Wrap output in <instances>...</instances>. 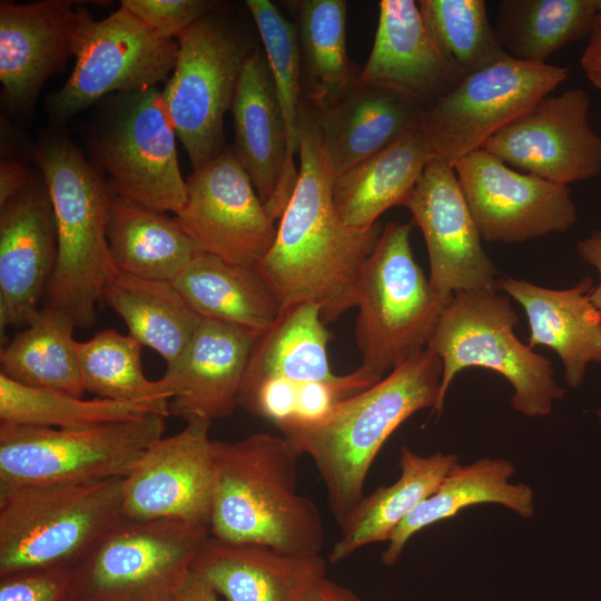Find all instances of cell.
Wrapping results in <instances>:
<instances>
[{
    "label": "cell",
    "instance_id": "d6a6232c",
    "mask_svg": "<svg viewBox=\"0 0 601 601\" xmlns=\"http://www.w3.org/2000/svg\"><path fill=\"white\" fill-rule=\"evenodd\" d=\"M102 298L124 319L129 335L156 351L173 367L201 319L171 282L117 272Z\"/></svg>",
    "mask_w": 601,
    "mask_h": 601
},
{
    "label": "cell",
    "instance_id": "9c48e42d",
    "mask_svg": "<svg viewBox=\"0 0 601 601\" xmlns=\"http://www.w3.org/2000/svg\"><path fill=\"white\" fill-rule=\"evenodd\" d=\"M176 138L157 87L118 93L90 138V162L112 193L177 215L187 199V184Z\"/></svg>",
    "mask_w": 601,
    "mask_h": 601
},
{
    "label": "cell",
    "instance_id": "30bf717a",
    "mask_svg": "<svg viewBox=\"0 0 601 601\" xmlns=\"http://www.w3.org/2000/svg\"><path fill=\"white\" fill-rule=\"evenodd\" d=\"M176 40L177 61L162 96L177 138L196 170L227 148L224 116L231 110L243 67L255 49L214 9Z\"/></svg>",
    "mask_w": 601,
    "mask_h": 601
},
{
    "label": "cell",
    "instance_id": "5bb4252c",
    "mask_svg": "<svg viewBox=\"0 0 601 601\" xmlns=\"http://www.w3.org/2000/svg\"><path fill=\"white\" fill-rule=\"evenodd\" d=\"M176 218L203 253L256 267L272 248L277 227L233 148L193 170Z\"/></svg>",
    "mask_w": 601,
    "mask_h": 601
},
{
    "label": "cell",
    "instance_id": "52a82bcc",
    "mask_svg": "<svg viewBox=\"0 0 601 601\" xmlns=\"http://www.w3.org/2000/svg\"><path fill=\"white\" fill-rule=\"evenodd\" d=\"M411 229L387 223L361 270L354 335L362 365L380 377L426 348L449 302L414 259Z\"/></svg>",
    "mask_w": 601,
    "mask_h": 601
},
{
    "label": "cell",
    "instance_id": "b9f144b4",
    "mask_svg": "<svg viewBox=\"0 0 601 601\" xmlns=\"http://www.w3.org/2000/svg\"><path fill=\"white\" fill-rule=\"evenodd\" d=\"M382 378L361 365L353 372L336 374L328 381L300 385L296 391L294 413L289 417L316 418L338 403L375 385Z\"/></svg>",
    "mask_w": 601,
    "mask_h": 601
},
{
    "label": "cell",
    "instance_id": "484cf974",
    "mask_svg": "<svg viewBox=\"0 0 601 601\" xmlns=\"http://www.w3.org/2000/svg\"><path fill=\"white\" fill-rule=\"evenodd\" d=\"M422 111L393 91L358 85L337 104L315 109L335 177L421 127Z\"/></svg>",
    "mask_w": 601,
    "mask_h": 601
},
{
    "label": "cell",
    "instance_id": "9a60e30c",
    "mask_svg": "<svg viewBox=\"0 0 601 601\" xmlns=\"http://www.w3.org/2000/svg\"><path fill=\"white\" fill-rule=\"evenodd\" d=\"M453 167L486 242L522 243L565 231L578 220L569 186L513 169L483 148Z\"/></svg>",
    "mask_w": 601,
    "mask_h": 601
},
{
    "label": "cell",
    "instance_id": "4dcf8cb0",
    "mask_svg": "<svg viewBox=\"0 0 601 601\" xmlns=\"http://www.w3.org/2000/svg\"><path fill=\"white\" fill-rule=\"evenodd\" d=\"M107 238L118 272L173 282L200 253L177 218L112 193Z\"/></svg>",
    "mask_w": 601,
    "mask_h": 601
},
{
    "label": "cell",
    "instance_id": "681fc988",
    "mask_svg": "<svg viewBox=\"0 0 601 601\" xmlns=\"http://www.w3.org/2000/svg\"><path fill=\"white\" fill-rule=\"evenodd\" d=\"M599 421H600V427H601V411L598 412Z\"/></svg>",
    "mask_w": 601,
    "mask_h": 601
},
{
    "label": "cell",
    "instance_id": "cb8c5ba5",
    "mask_svg": "<svg viewBox=\"0 0 601 601\" xmlns=\"http://www.w3.org/2000/svg\"><path fill=\"white\" fill-rule=\"evenodd\" d=\"M191 571L226 601H307L326 577L327 562L321 554H289L210 535Z\"/></svg>",
    "mask_w": 601,
    "mask_h": 601
},
{
    "label": "cell",
    "instance_id": "8fae6325",
    "mask_svg": "<svg viewBox=\"0 0 601 601\" xmlns=\"http://www.w3.org/2000/svg\"><path fill=\"white\" fill-rule=\"evenodd\" d=\"M209 536L204 525L124 519L73 568L80 601H176Z\"/></svg>",
    "mask_w": 601,
    "mask_h": 601
},
{
    "label": "cell",
    "instance_id": "7bdbcfd3",
    "mask_svg": "<svg viewBox=\"0 0 601 601\" xmlns=\"http://www.w3.org/2000/svg\"><path fill=\"white\" fill-rule=\"evenodd\" d=\"M122 8L156 36L176 39L180 32L216 7L208 0H122Z\"/></svg>",
    "mask_w": 601,
    "mask_h": 601
},
{
    "label": "cell",
    "instance_id": "3957f363",
    "mask_svg": "<svg viewBox=\"0 0 601 601\" xmlns=\"http://www.w3.org/2000/svg\"><path fill=\"white\" fill-rule=\"evenodd\" d=\"M213 447V538L289 554H321V512L297 492L298 455L284 436L254 433L238 441L214 440Z\"/></svg>",
    "mask_w": 601,
    "mask_h": 601
},
{
    "label": "cell",
    "instance_id": "7402d4cb",
    "mask_svg": "<svg viewBox=\"0 0 601 601\" xmlns=\"http://www.w3.org/2000/svg\"><path fill=\"white\" fill-rule=\"evenodd\" d=\"M80 7L69 0L0 4V81L6 104L28 111L46 80L75 55Z\"/></svg>",
    "mask_w": 601,
    "mask_h": 601
},
{
    "label": "cell",
    "instance_id": "f546056e",
    "mask_svg": "<svg viewBox=\"0 0 601 601\" xmlns=\"http://www.w3.org/2000/svg\"><path fill=\"white\" fill-rule=\"evenodd\" d=\"M201 317L260 335L282 304L256 267L200 253L171 282Z\"/></svg>",
    "mask_w": 601,
    "mask_h": 601
},
{
    "label": "cell",
    "instance_id": "7c38bea8",
    "mask_svg": "<svg viewBox=\"0 0 601 601\" xmlns=\"http://www.w3.org/2000/svg\"><path fill=\"white\" fill-rule=\"evenodd\" d=\"M569 77V69L510 56L467 73L421 114V128L436 158L454 166L483 148L501 129L526 114Z\"/></svg>",
    "mask_w": 601,
    "mask_h": 601
},
{
    "label": "cell",
    "instance_id": "277c9868",
    "mask_svg": "<svg viewBox=\"0 0 601 601\" xmlns=\"http://www.w3.org/2000/svg\"><path fill=\"white\" fill-rule=\"evenodd\" d=\"M35 157L57 230V260L45 306L68 315L76 328H88L106 285L118 272L107 238L112 191L104 175L58 131L41 137Z\"/></svg>",
    "mask_w": 601,
    "mask_h": 601
},
{
    "label": "cell",
    "instance_id": "ac0fdd59",
    "mask_svg": "<svg viewBox=\"0 0 601 601\" xmlns=\"http://www.w3.org/2000/svg\"><path fill=\"white\" fill-rule=\"evenodd\" d=\"M404 207L423 233L428 280L441 297L450 300L457 292L495 289L497 270L482 247L452 165L436 157L430 160Z\"/></svg>",
    "mask_w": 601,
    "mask_h": 601
},
{
    "label": "cell",
    "instance_id": "d4e9b609",
    "mask_svg": "<svg viewBox=\"0 0 601 601\" xmlns=\"http://www.w3.org/2000/svg\"><path fill=\"white\" fill-rule=\"evenodd\" d=\"M495 289L505 292L524 308L530 326L529 346L552 348L563 362L570 387L581 385L590 363L601 364V313L591 302L590 277L566 289L503 277L496 279Z\"/></svg>",
    "mask_w": 601,
    "mask_h": 601
},
{
    "label": "cell",
    "instance_id": "ffe728a7",
    "mask_svg": "<svg viewBox=\"0 0 601 601\" xmlns=\"http://www.w3.org/2000/svg\"><path fill=\"white\" fill-rule=\"evenodd\" d=\"M57 230L40 173L0 206V331L26 326L53 273Z\"/></svg>",
    "mask_w": 601,
    "mask_h": 601
},
{
    "label": "cell",
    "instance_id": "c3c4849f",
    "mask_svg": "<svg viewBox=\"0 0 601 601\" xmlns=\"http://www.w3.org/2000/svg\"><path fill=\"white\" fill-rule=\"evenodd\" d=\"M176 601H219L214 589L193 571L181 587Z\"/></svg>",
    "mask_w": 601,
    "mask_h": 601
},
{
    "label": "cell",
    "instance_id": "7dc6e473",
    "mask_svg": "<svg viewBox=\"0 0 601 601\" xmlns=\"http://www.w3.org/2000/svg\"><path fill=\"white\" fill-rule=\"evenodd\" d=\"M307 601H362L352 590L341 585L327 577L323 578L312 590Z\"/></svg>",
    "mask_w": 601,
    "mask_h": 601
},
{
    "label": "cell",
    "instance_id": "f6af8a7d",
    "mask_svg": "<svg viewBox=\"0 0 601 601\" xmlns=\"http://www.w3.org/2000/svg\"><path fill=\"white\" fill-rule=\"evenodd\" d=\"M577 252L588 264L592 265L600 275V282L592 289L591 302L601 313V230L594 229L577 244Z\"/></svg>",
    "mask_w": 601,
    "mask_h": 601
},
{
    "label": "cell",
    "instance_id": "8d00e7d4",
    "mask_svg": "<svg viewBox=\"0 0 601 601\" xmlns=\"http://www.w3.org/2000/svg\"><path fill=\"white\" fill-rule=\"evenodd\" d=\"M149 413L169 415V401L82 400L60 391L26 386L0 374V422L85 428Z\"/></svg>",
    "mask_w": 601,
    "mask_h": 601
},
{
    "label": "cell",
    "instance_id": "7a4b0ae2",
    "mask_svg": "<svg viewBox=\"0 0 601 601\" xmlns=\"http://www.w3.org/2000/svg\"><path fill=\"white\" fill-rule=\"evenodd\" d=\"M442 372L440 357L425 348L316 418L275 423L296 454L314 462L337 523L364 496L367 473L392 433L414 413L434 408Z\"/></svg>",
    "mask_w": 601,
    "mask_h": 601
},
{
    "label": "cell",
    "instance_id": "ab89813d",
    "mask_svg": "<svg viewBox=\"0 0 601 601\" xmlns=\"http://www.w3.org/2000/svg\"><path fill=\"white\" fill-rule=\"evenodd\" d=\"M246 7L258 29L283 114L288 161L296 168L295 156L299 150V117L303 106L302 58L296 24L269 0H247Z\"/></svg>",
    "mask_w": 601,
    "mask_h": 601
},
{
    "label": "cell",
    "instance_id": "e575fe53",
    "mask_svg": "<svg viewBox=\"0 0 601 601\" xmlns=\"http://www.w3.org/2000/svg\"><path fill=\"white\" fill-rule=\"evenodd\" d=\"M600 0H501L494 30L512 58L545 63L554 52L592 33Z\"/></svg>",
    "mask_w": 601,
    "mask_h": 601
},
{
    "label": "cell",
    "instance_id": "2e32d148",
    "mask_svg": "<svg viewBox=\"0 0 601 601\" xmlns=\"http://www.w3.org/2000/svg\"><path fill=\"white\" fill-rule=\"evenodd\" d=\"M211 421L193 416L160 437L124 477L122 513L134 521L170 520L209 529L215 479Z\"/></svg>",
    "mask_w": 601,
    "mask_h": 601
},
{
    "label": "cell",
    "instance_id": "ee69618b",
    "mask_svg": "<svg viewBox=\"0 0 601 601\" xmlns=\"http://www.w3.org/2000/svg\"><path fill=\"white\" fill-rule=\"evenodd\" d=\"M29 168L16 160H2L0 165V206L19 194L30 181Z\"/></svg>",
    "mask_w": 601,
    "mask_h": 601
},
{
    "label": "cell",
    "instance_id": "f35d334b",
    "mask_svg": "<svg viewBox=\"0 0 601 601\" xmlns=\"http://www.w3.org/2000/svg\"><path fill=\"white\" fill-rule=\"evenodd\" d=\"M417 4L440 49L465 75L509 56L489 21L484 0H420Z\"/></svg>",
    "mask_w": 601,
    "mask_h": 601
},
{
    "label": "cell",
    "instance_id": "836d02e7",
    "mask_svg": "<svg viewBox=\"0 0 601 601\" xmlns=\"http://www.w3.org/2000/svg\"><path fill=\"white\" fill-rule=\"evenodd\" d=\"M75 328L73 321L60 311L36 309L24 328L1 348L0 374L26 386L81 397L85 390Z\"/></svg>",
    "mask_w": 601,
    "mask_h": 601
},
{
    "label": "cell",
    "instance_id": "83f0119b",
    "mask_svg": "<svg viewBox=\"0 0 601 601\" xmlns=\"http://www.w3.org/2000/svg\"><path fill=\"white\" fill-rule=\"evenodd\" d=\"M457 463V456L452 453L422 456L403 445L400 477L393 484L364 495L342 519L338 523L341 535L328 561L338 563L367 544L387 542L395 529L437 489Z\"/></svg>",
    "mask_w": 601,
    "mask_h": 601
},
{
    "label": "cell",
    "instance_id": "bcb514c9",
    "mask_svg": "<svg viewBox=\"0 0 601 601\" xmlns=\"http://www.w3.org/2000/svg\"><path fill=\"white\" fill-rule=\"evenodd\" d=\"M580 62L585 78L601 91V28L590 35Z\"/></svg>",
    "mask_w": 601,
    "mask_h": 601
},
{
    "label": "cell",
    "instance_id": "d590c367",
    "mask_svg": "<svg viewBox=\"0 0 601 601\" xmlns=\"http://www.w3.org/2000/svg\"><path fill=\"white\" fill-rule=\"evenodd\" d=\"M346 1L304 0L297 4V36L305 95L322 110L342 100L358 75L346 49Z\"/></svg>",
    "mask_w": 601,
    "mask_h": 601
},
{
    "label": "cell",
    "instance_id": "6da1fadb",
    "mask_svg": "<svg viewBox=\"0 0 601 601\" xmlns=\"http://www.w3.org/2000/svg\"><path fill=\"white\" fill-rule=\"evenodd\" d=\"M299 169L274 244L256 269L282 306L312 303L325 324L356 307L358 282L383 226L346 225L333 203L329 166L315 111L302 106Z\"/></svg>",
    "mask_w": 601,
    "mask_h": 601
},
{
    "label": "cell",
    "instance_id": "1f68e13d",
    "mask_svg": "<svg viewBox=\"0 0 601 601\" xmlns=\"http://www.w3.org/2000/svg\"><path fill=\"white\" fill-rule=\"evenodd\" d=\"M331 338L316 305L282 306L275 322L255 342L242 391L265 382L298 387L333 378L336 374L327 352Z\"/></svg>",
    "mask_w": 601,
    "mask_h": 601
},
{
    "label": "cell",
    "instance_id": "44dd1931",
    "mask_svg": "<svg viewBox=\"0 0 601 601\" xmlns=\"http://www.w3.org/2000/svg\"><path fill=\"white\" fill-rule=\"evenodd\" d=\"M230 111L236 157L269 217L279 220L297 184L298 169L288 161L283 114L266 56L257 48L243 67Z\"/></svg>",
    "mask_w": 601,
    "mask_h": 601
},
{
    "label": "cell",
    "instance_id": "e0dca14e",
    "mask_svg": "<svg viewBox=\"0 0 601 601\" xmlns=\"http://www.w3.org/2000/svg\"><path fill=\"white\" fill-rule=\"evenodd\" d=\"M591 97L581 89L546 96L501 129L483 149L522 173L569 186L601 173V136L590 126Z\"/></svg>",
    "mask_w": 601,
    "mask_h": 601
},
{
    "label": "cell",
    "instance_id": "4fadbf2b",
    "mask_svg": "<svg viewBox=\"0 0 601 601\" xmlns=\"http://www.w3.org/2000/svg\"><path fill=\"white\" fill-rule=\"evenodd\" d=\"M73 56L72 72L48 100L57 122L67 121L108 93L156 87L173 73L178 42L156 36L121 6L102 20L80 7Z\"/></svg>",
    "mask_w": 601,
    "mask_h": 601
},
{
    "label": "cell",
    "instance_id": "603a6c76",
    "mask_svg": "<svg viewBox=\"0 0 601 601\" xmlns=\"http://www.w3.org/2000/svg\"><path fill=\"white\" fill-rule=\"evenodd\" d=\"M259 335L201 317L179 361L162 376L171 390L169 415L185 421L230 416Z\"/></svg>",
    "mask_w": 601,
    "mask_h": 601
},
{
    "label": "cell",
    "instance_id": "5b68a950",
    "mask_svg": "<svg viewBox=\"0 0 601 601\" xmlns=\"http://www.w3.org/2000/svg\"><path fill=\"white\" fill-rule=\"evenodd\" d=\"M124 479L0 492V575L75 568L124 520Z\"/></svg>",
    "mask_w": 601,
    "mask_h": 601
},
{
    "label": "cell",
    "instance_id": "60d3db41",
    "mask_svg": "<svg viewBox=\"0 0 601 601\" xmlns=\"http://www.w3.org/2000/svg\"><path fill=\"white\" fill-rule=\"evenodd\" d=\"M0 601H80L75 569L49 566L0 575Z\"/></svg>",
    "mask_w": 601,
    "mask_h": 601
},
{
    "label": "cell",
    "instance_id": "8992f818",
    "mask_svg": "<svg viewBox=\"0 0 601 601\" xmlns=\"http://www.w3.org/2000/svg\"><path fill=\"white\" fill-rule=\"evenodd\" d=\"M519 317L508 296L495 289L454 293L426 346L443 365L441 388L432 410L440 416L455 375L470 366L501 374L514 394L513 408L526 417L546 416L564 395L552 363L514 334Z\"/></svg>",
    "mask_w": 601,
    "mask_h": 601
},
{
    "label": "cell",
    "instance_id": "74e56055",
    "mask_svg": "<svg viewBox=\"0 0 601 601\" xmlns=\"http://www.w3.org/2000/svg\"><path fill=\"white\" fill-rule=\"evenodd\" d=\"M140 348L141 344L131 335L115 329L77 342L85 392L121 402L170 401L171 390L164 377L150 381L145 376Z\"/></svg>",
    "mask_w": 601,
    "mask_h": 601
},
{
    "label": "cell",
    "instance_id": "4316f807",
    "mask_svg": "<svg viewBox=\"0 0 601 601\" xmlns=\"http://www.w3.org/2000/svg\"><path fill=\"white\" fill-rule=\"evenodd\" d=\"M435 157L422 128H415L333 183V203L348 226L370 228L394 206H404L425 166Z\"/></svg>",
    "mask_w": 601,
    "mask_h": 601
},
{
    "label": "cell",
    "instance_id": "d6986e66",
    "mask_svg": "<svg viewBox=\"0 0 601 601\" xmlns=\"http://www.w3.org/2000/svg\"><path fill=\"white\" fill-rule=\"evenodd\" d=\"M374 43L356 85L393 91L425 110L466 76L440 49L417 2L382 0Z\"/></svg>",
    "mask_w": 601,
    "mask_h": 601
},
{
    "label": "cell",
    "instance_id": "f1b7e54d",
    "mask_svg": "<svg viewBox=\"0 0 601 601\" xmlns=\"http://www.w3.org/2000/svg\"><path fill=\"white\" fill-rule=\"evenodd\" d=\"M515 467L505 459H480L455 464L437 489L395 529L382 553V562L395 564L408 540L424 528L455 516L482 503L501 504L522 518L534 513V491L525 483H511Z\"/></svg>",
    "mask_w": 601,
    "mask_h": 601
},
{
    "label": "cell",
    "instance_id": "ba28073f",
    "mask_svg": "<svg viewBox=\"0 0 601 601\" xmlns=\"http://www.w3.org/2000/svg\"><path fill=\"white\" fill-rule=\"evenodd\" d=\"M166 417L149 413L85 428L0 422V492L124 479L162 437Z\"/></svg>",
    "mask_w": 601,
    "mask_h": 601
}]
</instances>
